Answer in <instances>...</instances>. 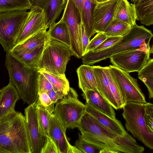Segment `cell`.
<instances>
[{
	"mask_svg": "<svg viewBox=\"0 0 153 153\" xmlns=\"http://www.w3.org/2000/svg\"><path fill=\"white\" fill-rule=\"evenodd\" d=\"M37 99L34 103L27 107L24 112L32 153H40L46 138V136L40 132L37 113Z\"/></svg>",
	"mask_w": 153,
	"mask_h": 153,
	"instance_id": "cell-13",
	"label": "cell"
},
{
	"mask_svg": "<svg viewBox=\"0 0 153 153\" xmlns=\"http://www.w3.org/2000/svg\"><path fill=\"white\" fill-rule=\"evenodd\" d=\"M60 21L68 30L70 38V48L72 56L82 58L83 56L81 25L82 22L79 12L73 0H68Z\"/></svg>",
	"mask_w": 153,
	"mask_h": 153,
	"instance_id": "cell-9",
	"label": "cell"
},
{
	"mask_svg": "<svg viewBox=\"0 0 153 153\" xmlns=\"http://www.w3.org/2000/svg\"><path fill=\"white\" fill-rule=\"evenodd\" d=\"M45 46L39 47L23 53H16L9 52L25 66L38 69L39 62Z\"/></svg>",
	"mask_w": 153,
	"mask_h": 153,
	"instance_id": "cell-25",
	"label": "cell"
},
{
	"mask_svg": "<svg viewBox=\"0 0 153 153\" xmlns=\"http://www.w3.org/2000/svg\"><path fill=\"white\" fill-rule=\"evenodd\" d=\"M146 103L128 102L123 108L122 115L127 131L145 146L153 150V135L147 128L143 117Z\"/></svg>",
	"mask_w": 153,
	"mask_h": 153,
	"instance_id": "cell-6",
	"label": "cell"
},
{
	"mask_svg": "<svg viewBox=\"0 0 153 153\" xmlns=\"http://www.w3.org/2000/svg\"><path fill=\"white\" fill-rule=\"evenodd\" d=\"M108 37L104 32L98 33L90 41L85 53L93 50L101 44Z\"/></svg>",
	"mask_w": 153,
	"mask_h": 153,
	"instance_id": "cell-37",
	"label": "cell"
},
{
	"mask_svg": "<svg viewBox=\"0 0 153 153\" xmlns=\"http://www.w3.org/2000/svg\"><path fill=\"white\" fill-rule=\"evenodd\" d=\"M66 130L53 113L49 121L48 136L54 142L60 153H78L81 152L69 143Z\"/></svg>",
	"mask_w": 153,
	"mask_h": 153,
	"instance_id": "cell-15",
	"label": "cell"
},
{
	"mask_svg": "<svg viewBox=\"0 0 153 153\" xmlns=\"http://www.w3.org/2000/svg\"><path fill=\"white\" fill-rule=\"evenodd\" d=\"M37 113L40 132L46 136L48 135L49 121L51 115L39 102H36Z\"/></svg>",
	"mask_w": 153,
	"mask_h": 153,
	"instance_id": "cell-31",
	"label": "cell"
},
{
	"mask_svg": "<svg viewBox=\"0 0 153 153\" xmlns=\"http://www.w3.org/2000/svg\"><path fill=\"white\" fill-rule=\"evenodd\" d=\"M138 78L147 87L149 91V98L153 99V78L138 76Z\"/></svg>",
	"mask_w": 153,
	"mask_h": 153,
	"instance_id": "cell-41",
	"label": "cell"
},
{
	"mask_svg": "<svg viewBox=\"0 0 153 153\" xmlns=\"http://www.w3.org/2000/svg\"><path fill=\"white\" fill-rule=\"evenodd\" d=\"M45 29L48 28L46 15L44 10L39 7L32 6L27 16L21 25L14 47Z\"/></svg>",
	"mask_w": 153,
	"mask_h": 153,
	"instance_id": "cell-12",
	"label": "cell"
},
{
	"mask_svg": "<svg viewBox=\"0 0 153 153\" xmlns=\"http://www.w3.org/2000/svg\"><path fill=\"white\" fill-rule=\"evenodd\" d=\"M135 9L137 20L143 24L153 25V0H132Z\"/></svg>",
	"mask_w": 153,
	"mask_h": 153,
	"instance_id": "cell-24",
	"label": "cell"
},
{
	"mask_svg": "<svg viewBox=\"0 0 153 153\" xmlns=\"http://www.w3.org/2000/svg\"><path fill=\"white\" fill-rule=\"evenodd\" d=\"M5 65L9 82L16 88L23 102L29 105L34 103L38 95V70L25 66L9 51L6 52Z\"/></svg>",
	"mask_w": 153,
	"mask_h": 153,
	"instance_id": "cell-2",
	"label": "cell"
},
{
	"mask_svg": "<svg viewBox=\"0 0 153 153\" xmlns=\"http://www.w3.org/2000/svg\"><path fill=\"white\" fill-rule=\"evenodd\" d=\"M0 153H32L25 116L20 112L0 120Z\"/></svg>",
	"mask_w": 153,
	"mask_h": 153,
	"instance_id": "cell-1",
	"label": "cell"
},
{
	"mask_svg": "<svg viewBox=\"0 0 153 153\" xmlns=\"http://www.w3.org/2000/svg\"><path fill=\"white\" fill-rule=\"evenodd\" d=\"M75 146L82 153H100L102 149L85 140L78 133V138L75 143Z\"/></svg>",
	"mask_w": 153,
	"mask_h": 153,
	"instance_id": "cell-33",
	"label": "cell"
},
{
	"mask_svg": "<svg viewBox=\"0 0 153 153\" xmlns=\"http://www.w3.org/2000/svg\"><path fill=\"white\" fill-rule=\"evenodd\" d=\"M39 72L38 80V94L42 92L48 93L53 89V86L49 80L43 74Z\"/></svg>",
	"mask_w": 153,
	"mask_h": 153,
	"instance_id": "cell-36",
	"label": "cell"
},
{
	"mask_svg": "<svg viewBox=\"0 0 153 153\" xmlns=\"http://www.w3.org/2000/svg\"><path fill=\"white\" fill-rule=\"evenodd\" d=\"M93 67L98 91L114 108V103L111 90L110 81L111 73L109 66H94Z\"/></svg>",
	"mask_w": 153,
	"mask_h": 153,
	"instance_id": "cell-19",
	"label": "cell"
},
{
	"mask_svg": "<svg viewBox=\"0 0 153 153\" xmlns=\"http://www.w3.org/2000/svg\"><path fill=\"white\" fill-rule=\"evenodd\" d=\"M47 29L42 30L14 46L9 52L21 53L46 45L51 38Z\"/></svg>",
	"mask_w": 153,
	"mask_h": 153,
	"instance_id": "cell-18",
	"label": "cell"
},
{
	"mask_svg": "<svg viewBox=\"0 0 153 153\" xmlns=\"http://www.w3.org/2000/svg\"><path fill=\"white\" fill-rule=\"evenodd\" d=\"M76 73L79 87L83 92L89 90L98 91L93 66L82 65L77 68Z\"/></svg>",
	"mask_w": 153,
	"mask_h": 153,
	"instance_id": "cell-23",
	"label": "cell"
},
{
	"mask_svg": "<svg viewBox=\"0 0 153 153\" xmlns=\"http://www.w3.org/2000/svg\"><path fill=\"white\" fill-rule=\"evenodd\" d=\"M116 143L120 152L143 153L145 150L144 147L139 144L127 132L123 136H118Z\"/></svg>",
	"mask_w": 153,
	"mask_h": 153,
	"instance_id": "cell-26",
	"label": "cell"
},
{
	"mask_svg": "<svg viewBox=\"0 0 153 153\" xmlns=\"http://www.w3.org/2000/svg\"><path fill=\"white\" fill-rule=\"evenodd\" d=\"M82 96L86 102L98 111L113 119L116 118L113 107L98 91L88 90L83 92Z\"/></svg>",
	"mask_w": 153,
	"mask_h": 153,
	"instance_id": "cell-21",
	"label": "cell"
},
{
	"mask_svg": "<svg viewBox=\"0 0 153 153\" xmlns=\"http://www.w3.org/2000/svg\"><path fill=\"white\" fill-rule=\"evenodd\" d=\"M118 152L110 149H105L102 150L100 153H118Z\"/></svg>",
	"mask_w": 153,
	"mask_h": 153,
	"instance_id": "cell-45",
	"label": "cell"
},
{
	"mask_svg": "<svg viewBox=\"0 0 153 153\" xmlns=\"http://www.w3.org/2000/svg\"><path fill=\"white\" fill-rule=\"evenodd\" d=\"M73 1L79 11L83 22L84 0H73Z\"/></svg>",
	"mask_w": 153,
	"mask_h": 153,
	"instance_id": "cell-44",
	"label": "cell"
},
{
	"mask_svg": "<svg viewBox=\"0 0 153 153\" xmlns=\"http://www.w3.org/2000/svg\"><path fill=\"white\" fill-rule=\"evenodd\" d=\"M78 128L82 137L90 143L102 149H110L120 153L116 143L118 136L87 112L82 117Z\"/></svg>",
	"mask_w": 153,
	"mask_h": 153,
	"instance_id": "cell-4",
	"label": "cell"
},
{
	"mask_svg": "<svg viewBox=\"0 0 153 153\" xmlns=\"http://www.w3.org/2000/svg\"><path fill=\"white\" fill-rule=\"evenodd\" d=\"M39 71L49 80L55 90L62 91L66 94H67L70 87L69 81L65 76H60L44 71Z\"/></svg>",
	"mask_w": 153,
	"mask_h": 153,
	"instance_id": "cell-32",
	"label": "cell"
},
{
	"mask_svg": "<svg viewBox=\"0 0 153 153\" xmlns=\"http://www.w3.org/2000/svg\"><path fill=\"white\" fill-rule=\"evenodd\" d=\"M118 0H108L97 3L94 9L92 22L95 33L104 32L114 19Z\"/></svg>",
	"mask_w": 153,
	"mask_h": 153,
	"instance_id": "cell-14",
	"label": "cell"
},
{
	"mask_svg": "<svg viewBox=\"0 0 153 153\" xmlns=\"http://www.w3.org/2000/svg\"><path fill=\"white\" fill-rule=\"evenodd\" d=\"M150 53L153 54V44L151 47H150Z\"/></svg>",
	"mask_w": 153,
	"mask_h": 153,
	"instance_id": "cell-46",
	"label": "cell"
},
{
	"mask_svg": "<svg viewBox=\"0 0 153 153\" xmlns=\"http://www.w3.org/2000/svg\"><path fill=\"white\" fill-rule=\"evenodd\" d=\"M149 43L138 49L126 51L109 58L114 66L128 73L139 72L150 59Z\"/></svg>",
	"mask_w": 153,
	"mask_h": 153,
	"instance_id": "cell-10",
	"label": "cell"
},
{
	"mask_svg": "<svg viewBox=\"0 0 153 153\" xmlns=\"http://www.w3.org/2000/svg\"><path fill=\"white\" fill-rule=\"evenodd\" d=\"M114 19L122 21L131 27L135 25L137 17L134 5L132 3L130 4L127 0H118Z\"/></svg>",
	"mask_w": 153,
	"mask_h": 153,
	"instance_id": "cell-22",
	"label": "cell"
},
{
	"mask_svg": "<svg viewBox=\"0 0 153 153\" xmlns=\"http://www.w3.org/2000/svg\"><path fill=\"white\" fill-rule=\"evenodd\" d=\"M108 0H95L97 3H101Z\"/></svg>",
	"mask_w": 153,
	"mask_h": 153,
	"instance_id": "cell-47",
	"label": "cell"
},
{
	"mask_svg": "<svg viewBox=\"0 0 153 153\" xmlns=\"http://www.w3.org/2000/svg\"><path fill=\"white\" fill-rule=\"evenodd\" d=\"M0 120L15 111V106L19 98V93L14 85L9 82L0 90Z\"/></svg>",
	"mask_w": 153,
	"mask_h": 153,
	"instance_id": "cell-17",
	"label": "cell"
},
{
	"mask_svg": "<svg viewBox=\"0 0 153 153\" xmlns=\"http://www.w3.org/2000/svg\"><path fill=\"white\" fill-rule=\"evenodd\" d=\"M78 97L76 91L70 87L67 94L56 104L53 113L66 130L78 128L86 112V105Z\"/></svg>",
	"mask_w": 153,
	"mask_h": 153,
	"instance_id": "cell-5",
	"label": "cell"
},
{
	"mask_svg": "<svg viewBox=\"0 0 153 153\" xmlns=\"http://www.w3.org/2000/svg\"><path fill=\"white\" fill-rule=\"evenodd\" d=\"M38 100L40 103L50 113H53L54 104L53 102L48 94L42 92L38 94Z\"/></svg>",
	"mask_w": 153,
	"mask_h": 153,
	"instance_id": "cell-35",
	"label": "cell"
},
{
	"mask_svg": "<svg viewBox=\"0 0 153 153\" xmlns=\"http://www.w3.org/2000/svg\"><path fill=\"white\" fill-rule=\"evenodd\" d=\"M109 67L111 74L120 91L125 105L129 102H146L137 79L131 76L128 73L114 65H110Z\"/></svg>",
	"mask_w": 153,
	"mask_h": 153,
	"instance_id": "cell-11",
	"label": "cell"
},
{
	"mask_svg": "<svg viewBox=\"0 0 153 153\" xmlns=\"http://www.w3.org/2000/svg\"><path fill=\"white\" fill-rule=\"evenodd\" d=\"M138 76L153 78V58L150 59L146 65L138 72Z\"/></svg>",
	"mask_w": 153,
	"mask_h": 153,
	"instance_id": "cell-40",
	"label": "cell"
},
{
	"mask_svg": "<svg viewBox=\"0 0 153 153\" xmlns=\"http://www.w3.org/2000/svg\"><path fill=\"white\" fill-rule=\"evenodd\" d=\"M60 153V152L54 142L49 137L47 136L40 153Z\"/></svg>",
	"mask_w": 153,
	"mask_h": 153,
	"instance_id": "cell-39",
	"label": "cell"
},
{
	"mask_svg": "<svg viewBox=\"0 0 153 153\" xmlns=\"http://www.w3.org/2000/svg\"><path fill=\"white\" fill-rule=\"evenodd\" d=\"M28 14L27 11L0 13V42L6 52L13 47L21 25Z\"/></svg>",
	"mask_w": 153,
	"mask_h": 153,
	"instance_id": "cell-8",
	"label": "cell"
},
{
	"mask_svg": "<svg viewBox=\"0 0 153 153\" xmlns=\"http://www.w3.org/2000/svg\"><path fill=\"white\" fill-rule=\"evenodd\" d=\"M131 26L122 21L114 19L104 32L108 37H123L127 34Z\"/></svg>",
	"mask_w": 153,
	"mask_h": 153,
	"instance_id": "cell-30",
	"label": "cell"
},
{
	"mask_svg": "<svg viewBox=\"0 0 153 153\" xmlns=\"http://www.w3.org/2000/svg\"><path fill=\"white\" fill-rule=\"evenodd\" d=\"M32 7L31 0H0V13L27 11Z\"/></svg>",
	"mask_w": 153,
	"mask_h": 153,
	"instance_id": "cell-29",
	"label": "cell"
},
{
	"mask_svg": "<svg viewBox=\"0 0 153 153\" xmlns=\"http://www.w3.org/2000/svg\"><path fill=\"white\" fill-rule=\"evenodd\" d=\"M49 28L48 31L51 39L61 42L70 47L69 32L64 22L60 20Z\"/></svg>",
	"mask_w": 153,
	"mask_h": 153,
	"instance_id": "cell-27",
	"label": "cell"
},
{
	"mask_svg": "<svg viewBox=\"0 0 153 153\" xmlns=\"http://www.w3.org/2000/svg\"><path fill=\"white\" fill-rule=\"evenodd\" d=\"M53 102L55 104L62 99L66 95L60 91H56L53 89L48 93Z\"/></svg>",
	"mask_w": 153,
	"mask_h": 153,
	"instance_id": "cell-42",
	"label": "cell"
},
{
	"mask_svg": "<svg viewBox=\"0 0 153 153\" xmlns=\"http://www.w3.org/2000/svg\"><path fill=\"white\" fill-rule=\"evenodd\" d=\"M143 117L147 128L153 135V104L146 103Z\"/></svg>",
	"mask_w": 153,
	"mask_h": 153,
	"instance_id": "cell-34",
	"label": "cell"
},
{
	"mask_svg": "<svg viewBox=\"0 0 153 153\" xmlns=\"http://www.w3.org/2000/svg\"><path fill=\"white\" fill-rule=\"evenodd\" d=\"M97 3L95 0H84L83 22L90 39L95 33L93 27L92 19L94 11Z\"/></svg>",
	"mask_w": 153,
	"mask_h": 153,
	"instance_id": "cell-28",
	"label": "cell"
},
{
	"mask_svg": "<svg viewBox=\"0 0 153 153\" xmlns=\"http://www.w3.org/2000/svg\"><path fill=\"white\" fill-rule=\"evenodd\" d=\"M86 112L94 117L100 123L118 136L124 135L127 132L121 122L98 111L86 102Z\"/></svg>",
	"mask_w": 153,
	"mask_h": 153,
	"instance_id": "cell-20",
	"label": "cell"
},
{
	"mask_svg": "<svg viewBox=\"0 0 153 153\" xmlns=\"http://www.w3.org/2000/svg\"><path fill=\"white\" fill-rule=\"evenodd\" d=\"M71 56L69 46L51 39L43 51L39 62L38 71L59 76H65L67 65Z\"/></svg>",
	"mask_w": 153,
	"mask_h": 153,
	"instance_id": "cell-3",
	"label": "cell"
},
{
	"mask_svg": "<svg viewBox=\"0 0 153 153\" xmlns=\"http://www.w3.org/2000/svg\"><path fill=\"white\" fill-rule=\"evenodd\" d=\"M122 37L120 36L108 37L101 44L91 51L96 52L109 48L118 42Z\"/></svg>",
	"mask_w": 153,
	"mask_h": 153,
	"instance_id": "cell-38",
	"label": "cell"
},
{
	"mask_svg": "<svg viewBox=\"0 0 153 153\" xmlns=\"http://www.w3.org/2000/svg\"><path fill=\"white\" fill-rule=\"evenodd\" d=\"M153 34L151 31L143 25L136 24L131 27L128 33L113 46L95 52L96 60L100 62L120 52L140 48L149 43Z\"/></svg>",
	"mask_w": 153,
	"mask_h": 153,
	"instance_id": "cell-7",
	"label": "cell"
},
{
	"mask_svg": "<svg viewBox=\"0 0 153 153\" xmlns=\"http://www.w3.org/2000/svg\"><path fill=\"white\" fill-rule=\"evenodd\" d=\"M82 41V46L83 56L85 53L89 43L90 39L85 31L83 22L81 25Z\"/></svg>",
	"mask_w": 153,
	"mask_h": 153,
	"instance_id": "cell-43",
	"label": "cell"
},
{
	"mask_svg": "<svg viewBox=\"0 0 153 153\" xmlns=\"http://www.w3.org/2000/svg\"><path fill=\"white\" fill-rule=\"evenodd\" d=\"M68 0H31L32 6L39 7L44 10L49 28L55 23L66 6Z\"/></svg>",
	"mask_w": 153,
	"mask_h": 153,
	"instance_id": "cell-16",
	"label": "cell"
}]
</instances>
